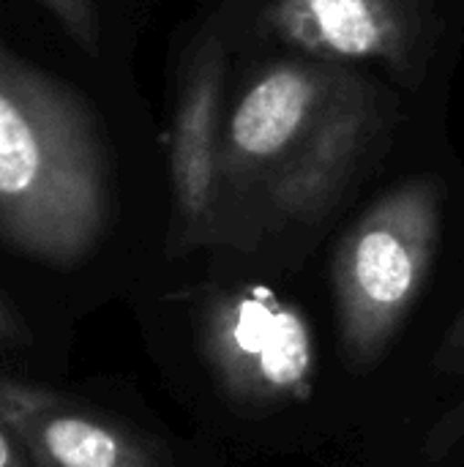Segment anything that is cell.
<instances>
[{
    "label": "cell",
    "instance_id": "1",
    "mask_svg": "<svg viewBox=\"0 0 464 467\" xmlns=\"http://www.w3.org/2000/svg\"><path fill=\"white\" fill-rule=\"evenodd\" d=\"M88 99L0 38V244L52 268L101 241L112 178Z\"/></svg>",
    "mask_w": 464,
    "mask_h": 467
},
{
    "label": "cell",
    "instance_id": "2",
    "mask_svg": "<svg viewBox=\"0 0 464 467\" xmlns=\"http://www.w3.org/2000/svg\"><path fill=\"white\" fill-rule=\"evenodd\" d=\"M440 235V194L432 181H413L372 205L345 235L334 287L345 358L353 369L375 367L413 309Z\"/></svg>",
    "mask_w": 464,
    "mask_h": 467
},
{
    "label": "cell",
    "instance_id": "3",
    "mask_svg": "<svg viewBox=\"0 0 464 467\" xmlns=\"http://www.w3.org/2000/svg\"><path fill=\"white\" fill-rule=\"evenodd\" d=\"M202 350L222 389L243 405H284L312 389L309 326L263 287L224 293L208 304Z\"/></svg>",
    "mask_w": 464,
    "mask_h": 467
},
{
    "label": "cell",
    "instance_id": "4",
    "mask_svg": "<svg viewBox=\"0 0 464 467\" xmlns=\"http://www.w3.org/2000/svg\"><path fill=\"white\" fill-rule=\"evenodd\" d=\"M0 424L33 467H164L129 430L49 389L0 375Z\"/></svg>",
    "mask_w": 464,
    "mask_h": 467
},
{
    "label": "cell",
    "instance_id": "5",
    "mask_svg": "<svg viewBox=\"0 0 464 467\" xmlns=\"http://www.w3.org/2000/svg\"><path fill=\"white\" fill-rule=\"evenodd\" d=\"M323 96V77L306 66L265 71L232 112L230 156L243 164L276 159L312 126Z\"/></svg>",
    "mask_w": 464,
    "mask_h": 467
},
{
    "label": "cell",
    "instance_id": "6",
    "mask_svg": "<svg viewBox=\"0 0 464 467\" xmlns=\"http://www.w3.org/2000/svg\"><path fill=\"white\" fill-rule=\"evenodd\" d=\"M222 99V60L208 52L191 71L175 112L170 172L175 213L183 230L205 222L216 181V131Z\"/></svg>",
    "mask_w": 464,
    "mask_h": 467
},
{
    "label": "cell",
    "instance_id": "7",
    "mask_svg": "<svg viewBox=\"0 0 464 467\" xmlns=\"http://www.w3.org/2000/svg\"><path fill=\"white\" fill-rule=\"evenodd\" d=\"M276 30L325 57H394L402 27L388 0H282Z\"/></svg>",
    "mask_w": 464,
    "mask_h": 467
},
{
    "label": "cell",
    "instance_id": "8",
    "mask_svg": "<svg viewBox=\"0 0 464 467\" xmlns=\"http://www.w3.org/2000/svg\"><path fill=\"white\" fill-rule=\"evenodd\" d=\"M364 120L366 107L353 90H342L317 109L304 153L295 156L271 186L276 202L290 211H314L323 205L358 150Z\"/></svg>",
    "mask_w": 464,
    "mask_h": 467
},
{
    "label": "cell",
    "instance_id": "9",
    "mask_svg": "<svg viewBox=\"0 0 464 467\" xmlns=\"http://www.w3.org/2000/svg\"><path fill=\"white\" fill-rule=\"evenodd\" d=\"M435 367L446 375H454V378L464 380V312H459V317L446 331L443 345L435 356ZM459 441H464V394L446 416L438 419V424L427 435L424 451L429 460H443L446 454H451V449Z\"/></svg>",
    "mask_w": 464,
    "mask_h": 467
},
{
    "label": "cell",
    "instance_id": "10",
    "mask_svg": "<svg viewBox=\"0 0 464 467\" xmlns=\"http://www.w3.org/2000/svg\"><path fill=\"white\" fill-rule=\"evenodd\" d=\"M66 30V36L90 57L101 55V22L93 0H38Z\"/></svg>",
    "mask_w": 464,
    "mask_h": 467
},
{
    "label": "cell",
    "instance_id": "11",
    "mask_svg": "<svg viewBox=\"0 0 464 467\" xmlns=\"http://www.w3.org/2000/svg\"><path fill=\"white\" fill-rule=\"evenodd\" d=\"M0 345H5V348H25V345H30L27 323L22 320V315L5 298H0Z\"/></svg>",
    "mask_w": 464,
    "mask_h": 467
},
{
    "label": "cell",
    "instance_id": "12",
    "mask_svg": "<svg viewBox=\"0 0 464 467\" xmlns=\"http://www.w3.org/2000/svg\"><path fill=\"white\" fill-rule=\"evenodd\" d=\"M0 467H33L19 441L0 424Z\"/></svg>",
    "mask_w": 464,
    "mask_h": 467
}]
</instances>
